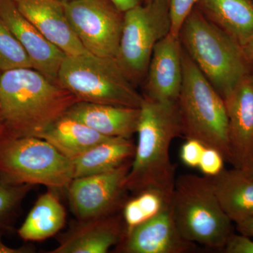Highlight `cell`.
I'll return each mask as SVG.
<instances>
[{"label": "cell", "instance_id": "6da1fadb", "mask_svg": "<svg viewBox=\"0 0 253 253\" xmlns=\"http://www.w3.org/2000/svg\"><path fill=\"white\" fill-rule=\"evenodd\" d=\"M78 101L33 68L4 71L0 79V134L38 137Z\"/></svg>", "mask_w": 253, "mask_h": 253}, {"label": "cell", "instance_id": "7a4b0ae2", "mask_svg": "<svg viewBox=\"0 0 253 253\" xmlns=\"http://www.w3.org/2000/svg\"><path fill=\"white\" fill-rule=\"evenodd\" d=\"M136 133L137 144L125 188L136 194L154 190L170 202L176 177L169 151L172 141L182 134L176 102H158L144 96Z\"/></svg>", "mask_w": 253, "mask_h": 253}, {"label": "cell", "instance_id": "3957f363", "mask_svg": "<svg viewBox=\"0 0 253 253\" xmlns=\"http://www.w3.org/2000/svg\"><path fill=\"white\" fill-rule=\"evenodd\" d=\"M181 45L196 66L225 99L253 66L242 46L205 17L195 6L179 34Z\"/></svg>", "mask_w": 253, "mask_h": 253}, {"label": "cell", "instance_id": "277c9868", "mask_svg": "<svg viewBox=\"0 0 253 253\" xmlns=\"http://www.w3.org/2000/svg\"><path fill=\"white\" fill-rule=\"evenodd\" d=\"M182 46V45H181ZM183 82L176 104L181 133L217 150L230 163L225 103L182 46Z\"/></svg>", "mask_w": 253, "mask_h": 253}, {"label": "cell", "instance_id": "5b68a950", "mask_svg": "<svg viewBox=\"0 0 253 253\" xmlns=\"http://www.w3.org/2000/svg\"><path fill=\"white\" fill-rule=\"evenodd\" d=\"M176 226L184 239L212 249L224 250L233 232L209 176L183 174L176 178L170 201Z\"/></svg>", "mask_w": 253, "mask_h": 253}, {"label": "cell", "instance_id": "8992f818", "mask_svg": "<svg viewBox=\"0 0 253 253\" xmlns=\"http://www.w3.org/2000/svg\"><path fill=\"white\" fill-rule=\"evenodd\" d=\"M57 84L83 102L140 108L144 100L116 59L89 52L66 56Z\"/></svg>", "mask_w": 253, "mask_h": 253}, {"label": "cell", "instance_id": "52a82bcc", "mask_svg": "<svg viewBox=\"0 0 253 253\" xmlns=\"http://www.w3.org/2000/svg\"><path fill=\"white\" fill-rule=\"evenodd\" d=\"M74 178L72 161L37 136L0 134V179L10 184L67 188Z\"/></svg>", "mask_w": 253, "mask_h": 253}, {"label": "cell", "instance_id": "ba28073f", "mask_svg": "<svg viewBox=\"0 0 253 253\" xmlns=\"http://www.w3.org/2000/svg\"><path fill=\"white\" fill-rule=\"evenodd\" d=\"M170 28L169 0H151L125 11L115 59L135 85L144 81L155 46Z\"/></svg>", "mask_w": 253, "mask_h": 253}, {"label": "cell", "instance_id": "9c48e42d", "mask_svg": "<svg viewBox=\"0 0 253 253\" xmlns=\"http://www.w3.org/2000/svg\"><path fill=\"white\" fill-rule=\"evenodd\" d=\"M68 21L88 52L115 59L124 12L111 0H71L64 3Z\"/></svg>", "mask_w": 253, "mask_h": 253}, {"label": "cell", "instance_id": "30bf717a", "mask_svg": "<svg viewBox=\"0 0 253 253\" xmlns=\"http://www.w3.org/2000/svg\"><path fill=\"white\" fill-rule=\"evenodd\" d=\"M129 163L110 172L73 178L68 186L73 212L81 221L111 214L124 191Z\"/></svg>", "mask_w": 253, "mask_h": 253}, {"label": "cell", "instance_id": "8fae6325", "mask_svg": "<svg viewBox=\"0 0 253 253\" xmlns=\"http://www.w3.org/2000/svg\"><path fill=\"white\" fill-rule=\"evenodd\" d=\"M0 18L27 53L33 68L57 84L60 66L66 55L21 14L14 0H0Z\"/></svg>", "mask_w": 253, "mask_h": 253}, {"label": "cell", "instance_id": "7c38bea8", "mask_svg": "<svg viewBox=\"0 0 253 253\" xmlns=\"http://www.w3.org/2000/svg\"><path fill=\"white\" fill-rule=\"evenodd\" d=\"M224 100L230 163L242 169L253 159V75L243 78Z\"/></svg>", "mask_w": 253, "mask_h": 253}, {"label": "cell", "instance_id": "4fadbf2b", "mask_svg": "<svg viewBox=\"0 0 253 253\" xmlns=\"http://www.w3.org/2000/svg\"><path fill=\"white\" fill-rule=\"evenodd\" d=\"M119 244V251L126 253H184L194 248L179 232L170 203L154 217L126 232Z\"/></svg>", "mask_w": 253, "mask_h": 253}, {"label": "cell", "instance_id": "5bb4252c", "mask_svg": "<svg viewBox=\"0 0 253 253\" xmlns=\"http://www.w3.org/2000/svg\"><path fill=\"white\" fill-rule=\"evenodd\" d=\"M182 82V46L179 38L169 33L155 46L143 96L158 102H176Z\"/></svg>", "mask_w": 253, "mask_h": 253}, {"label": "cell", "instance_id": "9a60e30c", "mask_svg": "<svg viewBox=\"0 0 253 253\" xmlns=\"http://www.w3.org/2000/svg\"><path fill=\"white\" fill-rule=\"evenodd\" d=\"M18 10L66 56L88 52L68 21L64 3L57 0H14Z\"/></svg>", "mask_w": 253, "mask_h": 253}, {"label": "cell", "instance_id": "2e32d148", "mask_svg": "<svg viewBox=\"0 0 253 253\" xmlns=\"http://www.w3.org/2000/svg\"><path fill=\"white\" fill-rule=\"evenodd\" d=\"M66 115L103 135L131 139L137 130L140 108L78 101Z\"/></svg>", "mask_w": 253, "mask_h": 253}, {"label": "cell", "instance_id": "e0dca14e", "mask_svg": "<svg viewBox=\"0 0 253 253\" xmlns=\"http://www.w3.org/2000/svg\"><path fill=\"white\" fill-rule=\"evenodd\" d=\"M119 218L103 216L83 221L51 253H106L123 238Z\"/></svg>", "mask_w": 253, "mask_h": 253}, {"label": "cell", "instance_id": "ac0fdd59", "mask_svg": "<svg viewBox=\"0 0 253 253\" xmlns=\"http://www.w3.org/2000/svg\"><path fill=\"white\" fill-rule=\"evenodd\" d=\"M196 6L242 47L253 38V0H201Z\"/></svg>", "mask_w": 253, "mask_h": 253}, {"label": "cell", "instance_id": "d6986e66", "mask_svg": "<svg viewBox=\"0 0 253 253\" xmlns=\"http://www.w3.org/2000/svg\"><path fill=\"white\" fill-rule=\"evenodd\" d=\"M223 211L236 224L253 217V179L240 169H224L211 177Z\"/></svg>", "mask_w": 253, "mask_h": 253}, {"label": "cell", "instance_id": "ffe728a7", "mask_svg": "<svg viewBox=\"0 0 253 253\" xmlns=\"http://www.w3.org/2000/svg\"><path fill=\"white\" fill-rule=\"evenodd\" d=\"M38 137L49 142L71 161L111 138L100 134L66 114L55 121Z\"/></svg>", "mask_w": 253, "mask_h": 253}, {"label": "cell", "instance_id": "44dd1931", "mask_svg": "<svg viewBox=\"0 0 253 253\" xmlns=\"http://www.w3.org/2000/svg\"><path fill=\"white\" fill-rule=\"evenodd\" d=\"M135 146L130 139L111 137L72 161L74 178L110 172L129 163Z\"/></svg>", "mask_w": 253, "mask_h": 253}, {"label": "cell", "instance_id": "7402d4cb", "mask_svg": "<svg viewBox=\"0 0 253 253\" xmlns=\"http://www.w3.org/2000/svg\"><path fill=\"white\" fill-rule=\"evenodd\" d=\"M65 223L64 208L57 196L48 191L37 200L18 234L26 241H43L57 234Z\"/></svg>", "mask_w": 253, "mask_h": 253}, {"label": "cell", "instance_id": "603a6c76", "mask_svg": "<svg viewBox=\"0 0 253 253\" xmlns=\"http://www.w3.org/2000/svg\"><path fill=\"white\" fill-rule=\"evenodd\" d=\"M169 203L161 193L154 190H144L136 194L135 197L127 201L123 208L126 232L154 217Z\"/></svg>", "mask_w": 253, "mask_h": 253}, {"label": "cell", "instance_id": "cb8c5ba5", "mask_svg": "<svg viewBox=\"0 0 253 253\" xmlns=\"http://www.w3.org/2000/svg\"><path fill=\"white\" fill-rule=\"evenodd\" d=\"M33 68L29 56L9 28L0 18V71Z\"/></svg>", "mask_w": 253, "mask_h": 253}, {"label": "cell", "instance_id": "d4e9b609", "mask_svg": "<svg viewBox=\"0 0 253 253\" xmlns=\"http://www.w3.org/2000/svg\"><path fill=\"white\" fill-rule=\"evenodd\" d=\"M29 184L14 185L0 179V228L16 211L23 198L31 188Z\"/></svg>", "mask_w": 253, "mask_h": 253}, {"label": "cell", "instance_id": "484cf974", "mask_svg": "<svg viewBox=\"0 0 253 253\" xmlns=\"http://www.w3.org/2000/svg\"><path fill=\"white\" fill-rule=\"evenodd\" d=\"M201 0H169L170 34L179 38L183 23Z\"/></svg>", "mask_w": 253, "mask_h": 253}, {"label": "cell", "instance_id": "4316f807", "mask_svg": "<svg viewBox=\"0 0 253 253\" xmlns=\"http://www.w3.org/2000/svg\"><path fill=\"white\" fill-rule=\"evenodd\" d=\"M224 156L217 150L206 147L198 168L205 175L212 177L224 169Z\"/></svg>", "mask_w": 253, "mask_h": 253}, {"label": "cell", "instance_id": "83f0119b", "mask_svg": "<svg viewBox=\"0 0 253 253\" xmlns=\"http://www.w3.org/2000/svg\"><path fill=\"white\" fill-rule=\"evenodd\" d=\"M206 146L199 140L187 139L181 146L180 158L181 161L191 168H198L201 156Z\"/></svg>", "mask_w": 253, "mask_h": 253}, {"label": "cell", "instance_id": "f1b7e54d", "mask_svg": "<svg viewBox=\"0 0 253 253\" xmlns=\"http://www.w3.org/2000/svg\"><path fill=\"white\" fill-rule=\"evenodd\" d=\"M224 251L226 253H253V241L249 236L233 234Z\"/></svg>", "mask_w": 253, "mask_h": 253}, {"label": "cell", "instance_id": "f546056e", "mask_svg": "<svg viewBox=\"0 0 253 253\" xmlns=\"http://www.w3.org/2000/svg\"><path fill=\"white\" fill-rule=\"evenodd\" d=\"M111 1L117 6L118 9L125 12L134 6L144 4L146 0H111Z\"/></svg>", "mask_w": 253, "mask_h": 253}, {"label": "cell", "instance_id": "4dcf8cb0", "mask_svg": "<svg viewBox=\"0 0 253 253\" xmlns=\"http://www.w3.org/2000/svg\"><path fill=\"white\" fill-rule=\"evenodd\" d=\"M236 228L240 234L253 238V217L236 224Z\"/></svg>", "mask_w": 253, "mask_h": 253}, {"label": "cell", "instance_id": "1f68e13d", "mask_svg": "<svg viewBox=\"0 0 253 253\" xmlns=\"http://www.w3.org/2000/svg\"><path fill=\"white\" fill-rule=\"evenodd\" d=\"M31 250L26 247L11 248L4 244L1 237V228H0V253H26Z\"/></svg>", "mask_w": 253, "mask_h": 253}, {"label": "cell", "instance_id": "d6a6232c", "mask_svg": "<svg viewBox=\"0 0 253 253\" xmlns=\"http://www.w3.org/2000/svg\"><path fill=\"white\" fill-rule=\"evenodd\" d=\"M243 49L246 57L253 66V38L247 44L243 46Z\"/></svg>", "mask_w": 253, "mask_h": 253}, {"label": "cell", "instance_id": "836d02e7", "mask_svg": "<svg viewBox=\"0 0 253 253\" xmlns=\"http://www.w3.org/2000/svg\"><path fill=\"white\" fill-rule=\"evenodd\" d=\"M241 170L249 177L253 179V159L251 162L248 163L244 168L241 169Z\"/></svg>", "mask_w": 253, "mask_h": 253}, {"label": "cell", "instance_id": "e575fe53", "mask_svg": "<svg viewBox=\"0 0 253 253\" xmlns=\"http://www.w3.org/2000/svg\"><path fill=\"white\" fill-rule=\"evenodd\" d=\"M57 1H61V2L66 3L67 1H71V0H57Z\"/></svg>", "mask_w": 253, "mask_h": 253}, {"label": "cell", "instance_id": "d590c367", "mask_svg": "<svg viewBox=\"0 0 253 253\" xmlns=\"http://www.w3.org/2000/svg\"><path fill=\"white\" fill-rule=\"evenodd\" d=\"M1 122H0V133H1Z\"/></svg>", "mask_w": 253, "mask_h": 253}, {"label": "cell", "instance_id": "8d00e7d4", "mask_svg": "<svg viewBox=\"0 0 253 253\" xmlns=\"http://www.w3.org/2000/svg\"><path fill=\"white\" fill-rule=\"evenodd\" d=\"M151 1V0H146V1H145V2H146V1Z\"/></svg>", "mask_w": 253, "mask_h": 253}, {"label": "cell", "instance_id": "74e56055", "mask_svg": "<svg viewBox=\"0 0 253 253\" xmlns=\"http://www.w3.org/2000/svg\"><path fill=\"white\" fill-rule=\"evenodd\" d=\"M0 72H1V71H0ZM1 73H0V79H1Z\"/></svg>", "mask_w": 253, "mask_h": 253}, {"label": "cell", "instance_id": "f35d334b", "mask_svg": "<svg viewBox=\"0 0 253 253\" xmlns=\"http://www.w3.org/2000/svg\"></svg>", "mask_w": 253, "mask_h": 253}, {"label": "cell", "instance_id": "ab89813d", "mask_svg": "<svg viewBox=\"0 0 253 253\" xmlns=\"http://www.w3.org/2000/svg\"></svg>", "mask_w": 253, "mask_h": 253}]
</instances>
